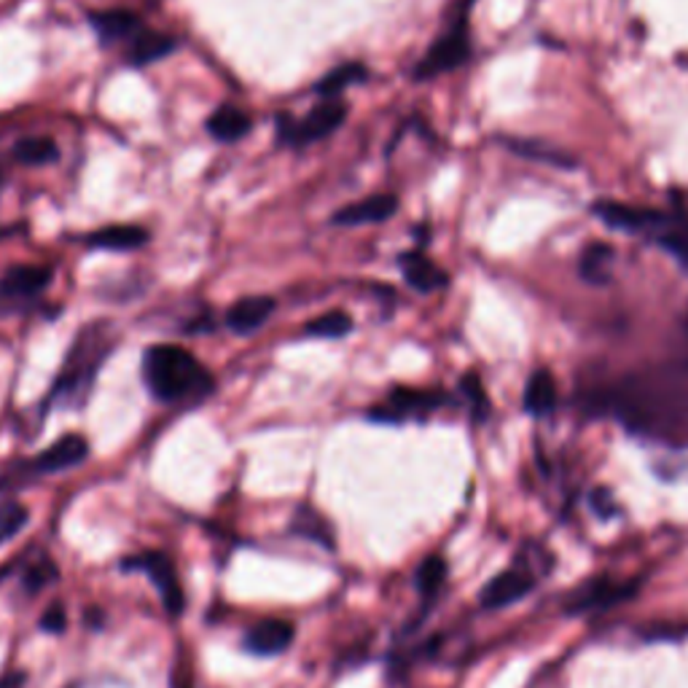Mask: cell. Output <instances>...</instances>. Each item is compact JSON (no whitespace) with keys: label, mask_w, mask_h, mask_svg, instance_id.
Wrapping results in <instances>:
<instances>
[{"label":"cell","mask_w":688,"mask_h":688,"mask_svg":"<svg viewBox=\"0 0 688 688\" xmlns=\"http://www.w3.org/2000/svg\"><path fill=\"white\" fill-rule=\"evenodd\" d=\"M142 380L162 404L200 401L213 390V377L181 345H154L142 356Z\"/></svg>","instance_id":"cell-1"},{"label":"cell","mask_w":688,"mask_h":688,"mask_svg":"<svg viewBox=\"0 0 688 688\" xmlns=\"http://www.w3.org/2000/svg\"><path fill=\"white\" fill-rule=\"evenodd\" d=\"M110 342V331H105V326H89L78 334L76 345L71 347L67 352L65 366H62L57 382H54L52 399L54 401H76L86 395V390L92 388V380H95L97 369H100L103 358L108 356Z\"/></svg>","instance_id":"cell-2"},{"label":"cell","mask_w":688,"mask_h":688,"mask_svg":"<svg viewBox=\"0 0 688 688\" xmlns=\"http://www.w3.org/2000/svg\"><path fill=\"white\" fill-rule=\"evenodd\" d=\"M347 105L342 100H324L315 105L301 121H290L288 116H281L277 127H281V140L290 142V146H307V142H318L337 133L345 124Z\"/></svg>","instance_id":"cell-3"},{"label":"cell","mask_w":688,"mask_h":688,"mask_svg":"<svg viewBox=\"0 0 688 688\" xmlns=\"http://www.w3.org/2000/svg\"><path fill=\"white\" fill-rule=\"evenodd\" d=\"M124 570H142L148 579L154 581L157 592L162 594V605L167 607L170 616H181L186 607V594L181 581H178V570L172 565V560L162 551H146V554L127 557L121 562Z\"/></svg>","instance_id":"cell-4"},{"label":"cell","mask_w":688,"mask_h":688,"mask_svg":"<svg viewBox=\"0 0 688 688\" xmlns=\"http://www.w3.org/2000/svg\"><path fill=\"white\" fill-rule=\"evenodd\" d=\"M446 401L438 390H417V388H393L382 406H374L369 417L374 423H404L409 417H423L427 412H436Z\"/></svg>","instance_id":"cell-5"},{"label":"cell","mask_w":688,"mask_h":688,"mask_svg":"<svg viewBox=\"0 0 688 688\" xmlns=\"http://www.w3.org/2000/svg\"><path fill=\"white\" fill-rule=\"evenodd\" d=\"M470 54V41L466 33V24H455L449 33L442 35L431 49H427L425 60L414 67V78L417 82H427V78L442 76L446 71H455L461 67L463 62L468 60Z\"/></svg>","instance_id":"cell-6"},{"label":"cell","mask_w":688,"mask_h":688,"mask_svg":"<svg viewBox=\"0 0 688 688\" xmlns=\"http://www.w3.org/2000/svg\"><path fill=\"white\" fill-rule=\"evenodd\" d=\"M594 215L611 229L629 234H659L669 219L661 210H643L622 202H594Z\"/></svg>","instance_id":"cell-7"},{"label":"cell","mask_w":688,"mask_h":688,"mask_svg":"<svg viewBox=\"0 0 688 688\" xmlns=\"http://www.w3.org/2000/svg\"><path fill=\"white\" fill-rule=\"evenodd\" d=\"M86 455H89L86 438L78 436V433H67L60 442L46 446V449L30 463V468H33L35 474H60V470H67L78 466V463H84Z\"/></svg>","instance_id":"cell-8"},{"label":"cell","mask_w":688,"mask_h":688,"mask_svg":"<svg viewBox=\"0 0 688 688\" xmlns=\"http://www.w3.org/2000/svg\"><path fill=\"white\" fill-rule=\"evenodd\" d=\"M294 637H296L294 624L281 622V618H264L256 627L247 629L243 646L247 654L253 656H277L290 648Z\"/></svg>","instance_id":"cell-9"},{"label":"cell","mask_w":688,"mask_h":688,"mask_svg":"<svg viewBox=\"0 0 688 688\" xmlns=\"http://www.w3.org/2000/svg\"><path fill=\"white\" fill-rule=\"evenodd\" d=\"M399 210V200L393 194H374L366 197L361 202L345 204L342 210L334 213L337 226H363V223H382Z\"/></svg>","instance_id":"cell-10"},{"label":"cell","mask_w":688,"mask_h":688,"mask_svg":"<svg viewBox=\"0 0 688 688\" xmlns=\"http://www.w3.org/2000/svg\"><path fill=\"white\" fill-rule=\"evenodd\" d=\"M532 584V575L525 573V570H506V573L495 575L489 584L481 589L479 600L485 607H506L511 603H517L519 597H525L527 592H530Z\"/></svg>","instance_id":"cell-11"},{"label":"cell","mask_w":688,"mask_h":688,"mask_svg":"<svg viewBox=\"0 0 688 688\" xmlns=\"http://www.w3.org/2000/svg\"><path fill=\"white\" fill-rule=\"evenodd\" d=\"M632 592H635V586H616L611 579H594L592 584L581 586L579 592L570 594L568 611L579 613L592 611V607H611L627 600Z\"/></svg>","instance_id":"cell-12"},{"label":"cell","mask_w":688,"mask_h":688,"mask_svg":"<svg viewBox=\"0 0 688 688\" xmlns=\"http://www.w3.org/2000/svg\"><path fill=\"white\" fill-rule=\"evenodd\" d=\"M49 283H52V272L46 266H11L0 277V294L11 299H28V296H39Z\"/></svg>","instance_id":"cell-13"},{"label":"cell","mask_w":688,"mask_h":688,"mask_svg":"<svg viewBox=\"0 0 688 688\" xmlns=\"http://www.w3.org/2000/svg\"><path fill=\"white\" fill-rule=\"evenodd\" d=\"M275 299L269 296H245L226 313V326L237 334H251L269 320Z\"/></svg>","instance_id":"cell-14"},{"label":"cell","mask_w":688,"mask_h":688,"mask_svg":"<svg viewBox=\"0 0 688 688\" xmlns=\"http://www.w3.org/2000/svg\"><path fill=\"white\" fill-rule=\"evenodd\" d=\"M401 269H404L406 283L412 285V288H417L420 294H433V290L444 288L446 285L444 272L420 251L404 253V256H401Z\"/></svg>","instance_id":"cell-15"},{"label":"cell","mask_w":688,"mask_h":688,"mask_svg":"<svg viewBox=\"0 0 688 688\" xmlns=\"http://www.w3.org/2000/svg\"><path fill=\"white\" fill-rule=\"evenodd\" d=\"M251 116L243 108H237V105H221L208 119V133L219 142H237L251 133Z\"/></svg>","instance_id":"cell-16"},{"label":"cell","mask_w":688,"mask_h":688,"mask_svg":"<svg viewBox=\"0 0 688 688\" xmlns=\"http://www.w3.org/2000/svg\"><path fill=\"white\" fill-rule=\"evenodd\" d=\"M89 22L105 43L119 41V39H135V35L142 33L140 17H135L133 11H124V9L97 11V14L89 17Z\"/></svg>","instance_id":"cell-17"},{"label":"cell","mask_w":688,"mask_h":688,"mask_svg":"<svg viewBox=\"0 0 688 688\" xmlns=\"http://www.w3.org/2000/svg\"><path fill=\"white\" fill-rule=\"evenodd\" d=\"M146 243L148 232L140 226H108L86 237V245L95 251H138Z\"/></svg>","instance_id":"cell-18"},{"label":"cell","mask_w":688,"mask_h":688,"mask_svg":"<svg viewBox=\"0 0 688 688\" xmlns=\"http://www.w3.org/2000/svg\"><path fill=\"white\" fill-rule=\"evenodd\" d=\"M554 406H557L554 377H551L547 369L532 371L525 388V409L530 414H536V417H543V414L554 412Z\"/></svg>","instance_id":"cell-19"},{"label":"cell","mask_w":688,"mask_h":688,"mask_svg":"<svg viewBox=\"0 0 688 688\" xmlns=\"http://www.w3.org/2000/svg\"><path fill=\"white\" fill-rule=\"evenodd\" d=\"M506 148L508 151L519 154V157L530 159V162H541V165H551V167H565V170H573L575 159L570 154L560 151V148L549 146V142L541 140H525V138H506Z\"/></svg>","instance_id":"cell-20"},{"label":"cell","mask_w":688,"mask_h":688,"mask_svg":"<svg viewBox=\"0 0 688 688\" xmlns=\"http://www.w3.org/2000/svg\"><path fill=\"white\" fill-rule=\"evenodd\" d=\"M290 532L299 538H307V541L320 543V547L334 549V530L331 525L326 522V517L320 511H315L313 506H299L296 508L294 519H290Z\"/></svg>","instance_id":"cell-21"},{"label":"cell","mask_w":688,"mask_h":688,"mask_svg":"<svg viewBox=\"0 0 688 688\" xmlns=\"http://www.w3.org/2000/svg\"><path fill=\"white\" fill-rule=\"evenodd\" d=\"M613 258H616V253H613L611 245L592 243L584 253H581L579 275L584 277L589 285H605L611 281Z\"/></svg>","instance_id":"cell-22"},{"label":"cell","mask_w":688,"mask_h":688,"mask_svg":"<svg viewBox=\"0 0 688 688\" xmlns=\"http://www.w3.org/2000/svg\"><path fill=\"white\" fill-rule=\"evenodd\" d=\"M176 46L178 41L170 39V35L142 30V33L135 35L133 43H129V62H135V65H148V62L167 57Z\"/></svg>","instance_id":"cell-23"},{"label":"cell","mask_w":688,"mask_h":688,"mask_svg":"<svg viewBox=\"0 0 688 688\" xmlns=\"http://www.w3.org/2000/svg\"><path fill=\"white\" fill-rule=\"evenodd\" d=\"M366 76H369V71H366L361 62H347V65H339V67H334V71H328L324 82L315 86V92H318L320 97H326V100H337L339 92H345L347 86H352V84L366 82Z\"/></svg>","instance_id":"cell-24"},{"label":"cell","mask_w":688,"mask_h":688,"mask_svg":"<svg viewBox=\"0 0 688 688\" xmlns=\"http://www.w3.org/2000/svg\"><path fill=\"white\" fill-rule=\"evenodd\" d=\"M57 157H60L57 142L49 138H22L14 146V159L28 167H46L57 162Z\"/></svg>","instance_id":"cell-25"},{"label":"cell","mask_w":688,"mask_h":688,"mask_svg":"<svg viewBox=\"0 0 688 688\" xmlns=\"http://www.w3.org/2000/svg\"><path fill=\"white\" fill-rule=\"evenodd\" d=\"M656 243L665 245V251L688 266V215H669L665 229L656 234Z\"/></svg>","instance_id":"cell-26"},{"label":"cell","mask_w":688,"mask_h":688,"mask_svg":"<svg viewBox=\"0 0 688 688\" xmlns=\"http://www.w3.org/2000/svg\"><path fill=\"white\" fill-rule=\"evenodd\" d=\"M304 331H307L309 337L318 339H342L352 331V318L342 313V309H331V313H324L320 318L309 320V324L304 326Z\"/></svg>","instance_id":"cell-27"},{"label":"cell","mask_w":688,"mask_h":688,"mask_svg":"<svg viewBox=\"0 0 688 688\" xmlns=\"http://www.w3.org/2000/svg\"><path fill=\"white\" fill-rule=\"evenodd\" d=\"M446 579V565L442 557H427V560L417 570V586L425 600H431L438 592Z\"/></svg>","instance_id":"cell-28"},{"label":"cell","mask_w":688,"mask_h":688,"mask_svg":"<svg viewBox=\"0 0 688 688\" xmlns=\"http://www.w3.org/2000/svg\"><path fill=\"white\" fill-rule=\"evenodd\" d=\"M28 519H30V514L22 504H14V500H9V504H0V547H3V543H9L11 538H14L17 532H20L22 527L28 525Z\"/></svg>","instance_id":"cell-29"},{"label":"cell","mask_w":688,"mask_h":688,"mask_svg":"<svg viewBox=\"0 0 688 688\" xmlns=\"http://www.w3.org/2000/svg\"><path fill=\"white\" fill-rule=\"evenodd\" d=\"M54 579H57V568H54V562H49V560L33 562V565L24 570V575H22L24 589H28V592H41V589L46 584H52Z\"/></svg>","instance_id":"cell-30"},{"label":"cell","mask_w":688,"mask_h":688,"mask_svg":"<svg viewBox=\"0 0 688 688\" xmlns=\"http://www.w3.org/2000/svg\"><path fill=\"white\" fill-rule=\"evenodd\" d=\"M463 390H466V393H468L470 404L476 406V412L485 414V412H487V399H485V390H481L479 377H476V374H468L466 380H463Z\"/></svg>","instance_id":"cell-31"},{"label":"cell","mask_w":688,"mask_h":688,"mask_svg":"<svg viewBox=\"0 0 688 688\" xmlns=\"http://www.w3.org/2000/svg\"><path fill=\"white\" fill-rule=\"evenodd\" d=\"M65 607H62L60 603H54L52 607H49L46 613L41 616V629L43 632H62L65 629Z\"/></svg>","instance_id":"cell-32"}]
</instances>
